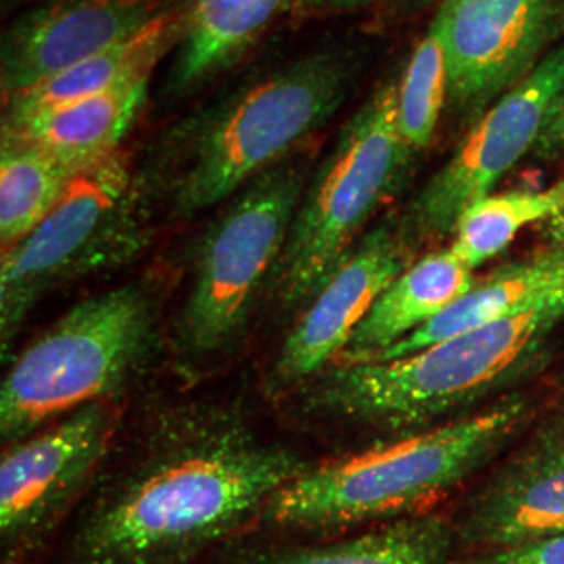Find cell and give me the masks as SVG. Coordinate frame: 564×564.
I'll return each mask as SVG.
<instances>
[{"label":"cell","instance_id":"obj_1","mask_svg":"<svg viewBox=\"0 0 564 564\" xmlns=\"http://www.w3.org/2000/svg\"><path fill=\"white\" fill-rule=\"evenodd\" d=\"M310 466L295 449L260 437L239 412H170L90 491L65 564H197Z\"/></svg>","mask_w":564,"mask_h":564},{"label":"cell","instance_id":"obj_2","mask_svg":"<svg viewBox=\"0 0 564 564\" xmlns=\"http://www.w3.org/2000/svg\"><path fill=\"white\" fill-rule=\"evenodd\" d=\"M533 419L531 395L514 391L456 421L312 464L268 500L258 519L286 531H341L419 514L494 463Z\"/></svg>","mask_w":564,"mask_h":564},{"label":"cell","instance_id":"obj_3","mask_svg":"<svg viewBox=\"0 0 564 564\" xmlns=\"http://www.w3.org/2000/svg\"><path fill=\"white\" fill-rule=\"evenodd\" d=\"M563 324L564 302L547 303L400 358L333 364L312 379L303 403L326 419L391 435L456 421L542 370Z\"/></svg>","mask_w":564,"mask_h":564},{"label":"cell","instance_id":"obj_4","mask_svg":"<svg viewBox=\"0 0 564 564\" xmlns=\"http://www.w3.org/2000/svg\"><path fill=\"white\" fill-rule=\"evenodd\" d=\"M351 61L323 48L263 76L188 123L170 147L165 197L178 218L230 199L293 155L341 107Z\"/></svg>","mask_w":564,"mask_h":564},{"label":"cell","instance_id":"obj_5","mask_svg":"<svg viewBox=\"0 0 564 564\" xmlns=\"http://www.w3.org/2000/svg\"><path fill=\"white\" fill-rule=\"evenodd\" d=\"M155 302L141 284L86 297L30 343L0 384L4 444L90 403L111 402L155 341Z\"/></svg>","mask_w":564,"mask_h":564},{"label":"cell","instance_id":"obj_6","mask_svg":"<svg viewBox=\"0 0 564 564\" xmlns=\"http://www.w3.org/2000/svg\"><path fill=\"white\" fill-rule=\"evenodd\" d=\"M412 153L398 130V82H387L349 118L305 186L268 284L284 314L302 312L362 239L364 226L400 186Z\"/></svg>","mask_w":564,"mask_h":564},{"label":"cell","instance_id":"obj_7","mask_svg":"<svg viewBox=\"0 0 564 564\" xmlns=\"http://www.w3.org/2000/svg\"><path fill=\"white\" fill-rule=\"evenodd\" d=\"M310 178L307 162L291 155L247 182L205 230L178 318L188 358L205 360L239 341L268 293Z\"/></svg>","mask_w":564,"mask_h":564},{"label":"cell","instance_id":"obj_8","mask_svg":"<svg viewBox=\"0 0 564 564\" xmlns=\"http://www.w3.org/2000/svg\"><path fill=\"white\" fill-rule=\"evenodd\" d=\"M144 241L142 182L118 151L74 176L57 207L28 237L2 249V358L44 297L69 282L123 262Z\"/></svg>","mask_w":564,"mask_h":564},{"label":"cell","instance_id":"obj_9","mask_svg":"<svg viewBox=\"0 0 564 564\" xmlns=\"http://www.w3.org/2000/svg\"><path fill=\"white\" fill-rule=\"evenodd\" d=\"M563 99L564 42L473 121L454 155L416 193L398 220L408 242L416 249L452 237L464 212L535 151Z\"/></svg>","mask_w":564,"mask_h":564},{"label":"cell","instance_id":"obj_10","mask_svg":"<svg viewBox=\"0 0 564 564\" xmlns=\"http://www.w3.org/2000/svg\"><path fill=\"white\" fill-rule=\"evenodd\" d=\"M116 426L111 402L90 403L4 447L0 544L7 561L36 552L86 496Z\"/></svg>","mask_w":564,"mask_h":564},{"label":"cell","instance_id":"obj_11","mask_svg":"<svg viewBox=\"0 0 564 564\" xmlns=\"http://www.w3.org/2000/svg\"><path fill=\"white\" fill-rule=\"evenodd\" d=\"M431 25L444 41L449 102L473 123L563 44L564 0H444Z\"/></svg>","mask_w":564,"mask_h":564},{"label":"cell","instance_id":"obj_12","mask_svg":"<svg viewBox=\"0 0 564 564\" xmlns=\"http://www.w3.org/2000/svg\"><path fill=\"white\" fill-rule=\"evenodd\" d=\"M412 262L414 247L398 220L366 230L300 312L272 366L274 389L307 383L337 362L379 295Z\"/></svg>","mask_w":564,"mask_h":564},{"label":"cell","instance_id":"obj_13","mask_svg":"<svg viewBox=\"0 0 564 564\" xmlns=\"http://www.w3.org/2000/svg\"><path fill=\"white\" fill-rule=\"evenodd\" d=\"M454 517L458 545L477 552L564 533V412L524 431Z\"/></svg>","mask_w":564,"mask_h":564},{"label":"cell","instance_id":"obj_14","mask_svg":"<svg viewBox=\"0 0 564 564\" xmlns=\"http://www.w3.org/2000/svg\"><path fill=\"white\" fill-rule=\"evenodd\" d=\"M160 15V0H57L32 11L2 42L4 101L134 39Z\"/></svg>","mask_w":564,"mask_h":564},{"label":"cell","instance_id":"obj_15","mask_svg":"<svg viewBox=\"0 0 564 564\" xmlns=\"http://www.w3.org/2000/svg\"><path fill=\"white\" fill-rule=\"evenodd\" d=\"M558 302H564V249L547 247L540 253L505 263L477 279L460 300L375 360L408 356L433 343L487 324L519 318L542 305Z\"/></svg>","mask_w":564,"mask_h":564},{"label":"cell","instance_id":"obj_16","mask_svg":"<svg viewBox=\"0 0 564 564\" xmlns=\"http://www.w3.org/2000/svg\"><path fill=\"white\" fill-rule=\"evenodd\" d=\"M477 276L449 247L410 263L370 307L335 364L370 362L403 341L475 284Z\"/></svg>","mask_w":564,"mask_h":564},{"label":"cell","instance_id":"obj_17","mask_svg":"<svg viewBox=\"0 0 564 564\" xmlns=\"http://www.w3.org/2000/svg\"><path fill=\"white\" fill-rule=\"evenodd\" d=\"M151 76L126 82L86 101L55 109L20 128L2 130V141H20L53 155L76 174L109 160L139 118Z\"/></svg>","mask_w":564,"mask_h":564},{"label":"cell","instance_id":"obj_18","mask_svg":"<svg viewBox=\"0 0 564 564\" xmlns=\"http://www.w3.org/2000/svg\"><path fill=\"white\" fill-rule=\"evenodd\" d=\"M176 42L178 15L163 13L134 39L121 42L116 48H109L97 57L82 61L51 80L7 99L2 130L20 128L61 107L93 99L126 82L151 76L155 65L172 46H176Z\"/></svg>","mask_w":564,"mask_h":564},{"label":"cell","instance_id":"obj_19","mask_svg":"<svg viewBox=\"0 0 564 564\" xmlns=\"http://www.w3.org/2000/svg\"><path fill=\"white\" fill-rule=\"evenodd\" d=\"M291 0H188L167 86L184 93L230 69Z\"/></svg>","mask_w":564,"mask_h":564},{"label":"cell","instance_id":"obj_20","mask_svg":"<svg viewBox=\"0 0 564 564\" xmlns=\"http://www.w3.org/2000/svg\"><path fill=\"white\" fill-rule=\"evenodd\" d=\"M452 521L419 512L324 544L286 545L237 564H458Z\"/></svg>","mask_w":564,"mask_h":564},{"label":"cell","instance_id":"obj_21","mask_svg":"<svg viewBox=\"0 0 564 564\" xmlns=\"http://www.w3.org/2000/svg\"><path fill=\"white\" fill-rule=\"evenodd\" d=\"M564 209V178L542 191L491 193L473 203L454 226L449 251L470 270L500 256L527 226L544 224Z\"/></svg>","mask_w":564,"mask_h":564},{"label":"cell","instance_id":"obj_22","mask_svg":"<svg viewBox=\"0 0 564 564\" xmlns=\"http://www.w3.org/2000/svg\"><path fill=\"white\" fill-rule=\"evenodd\" d=\"M76 172L53 155L20 141L0 151V242H20L57 207Z\"/></svg>","mask_w":564,"mask_h":564},{"label":"cell","instance_id":"obj_23","mask_svg":"<svg viewBox=\"0 0 564 564\" xmlns=\"http://www.w3.org/2000/svg\"><path fill=\"white\" fill-rule=\"evenodd\" d=\"M449 97V69L444 41L429 25L398 82V130L403 147L414 155L429 149L445 99Z\"/></svg>","mask_w":564,"mask_h":564},{"label":"cell","instance_id":"obj_24","mask_svg":"<svg viewBox=\"0 0 564 564\" xmlns=\"http://www.w3.org/2000/svg\"><path fill=\"white\" fill-rule=\"evenodd\" d=\"M458 564H564V533L521 544L477 550L460 556Z\"/></svg>","mask_w":564,"mask_h":564},{"label":"cell","instance_id":"obj_25","mask_svg":"<svg viewBox=\"0 0 564 564\" xmlns=\"http://www.w3.org/2000/svg\"><path fill=\"white\" fill-rule=\"evenodd\" d=\"M564 155V99L556 113L552 116V120L547 123L542 139L538 142L533 158L538 160H556Z\"/></svg>","mask_w":564,"mask_h":564},{"label":"cell","instance_id":"obj_26","mask_svg":"<svg viewBox=\"0 0 564 564\" xmlns=\"http://www.w3.org/2000/svg\"><path fill=\"white\" fill-rule=\"evenodd\" d=\"M379 0H297L300 15H337L366 9Z\"/></svg>","mask_w":564,"mask_h":564},{"label":"cell","instance_id":"obj_27","mask_svg":"<svg viewBox=\"0 0 564 564\" xmlns=\"http://www.w3.org/2000/svg\"><path fill=\"white\" fill-rule=\"evenodd\" d=\"M540 232L544 235L545 242L550 247L564 249V209L547 223L540 224Z\"/></svg>","mask_w":564,"mask_h":564},{"label":"cell","instance_id":"obj_28","mask_svg":"<svg viewBox=\"0 0 564 564\" xmlns=\"http://www.w3.org/2000/svg\"><path fill=\"white\" fill-rule=\"evenodd\" d=\"M435 0H391V4L398 9V11H416V9H424L429 4H433Z\"/></svg>","mask_w":564,"mask_h":564}]
</instances>
